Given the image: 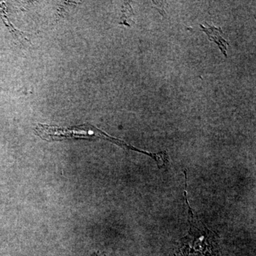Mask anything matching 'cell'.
I'll return each mask as SVG.
<instances>
[{
    "label": "cell",
    "instance_id": "obj_1",
    "mask_svg": "<svg viewBox=\"0 0 256 256\" xmlns=\"http://www.w3.org/2000/svg\"><path fill=\"white\" fill-rule=\"evenodd\" d=\"M35 132L42 139L48 141L62 140L73 138L90 139L94 138H104L111 142H114V138L108 136L106 133L88 124L69 128H62L50 124H38L35 128Z\"/></svg>",
    "mask_w": 256,
    "mask_h": 256
},
{
    "label": "cell",
    "instance_id": "obj_2",
    "mask_svg": "<svg viewBox=\"0 0 256 256\" xmlns=\"http://www.w3.org/2000/svg\"><path fill=\"white\" fill-rule=\"evenodd\" d=\"M200 26H201L202 30L204 31L205 33L208 35L210 40L214 42L215 43L218 44L222 53L226 57L227 46H229V44L228 42L226 41V40H224L222 36H220V34H223L222 28H216L214 26H210V25L208 24H207L206 28H205L204 26H202V25H200Z\"/></svg>",
    "mask_w": 256,
    "mask_h": 256
},
{
    "label": "cell",
    "instance_id": "obj_3",
    "mask_svg": "<svg viewBox=\"0 0 256 256\" xmlns=\"http://www.w3.org/2000/svg\"><path fill=\"white\" fill-rule=\"evenodd\" d=\"M92 256H105L104 254H100V252H96V254H92Z\"/></svg>",
    "mask_w": 256,
    "mask_h": 256
}]
</instances>
